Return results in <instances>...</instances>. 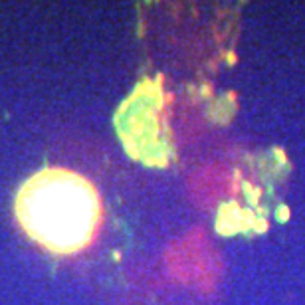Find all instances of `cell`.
<instances>
[{
	"instance_id": "6da1fadb",
	"label": "cell",
	"mask_w": 305,
	"mask_h": 305,
	"mask_svg": "<svg viewBox=\"0 0 305 305\" xmlns=\"http://www.w3.org/2000/svg\"><path fill=\"white\" fill-rule=\"evenodd\" d=\"M14 212L34 242L54 254H76L95 238L101 198L85 176L50 166L20 186Z\"/></svg>"
},
{
	"instance_id": "7a4b0ae2",
	"label": "cell",
	"mask_w": 305,
	"mask_h": 305,
	"mask_svg": "<svg viewBox=\"0 0 305 305\" xmlns=\"http://www.w3.org/2000/svg\"><path fill=\"white\" fill-rule=\"evenodd\" d=\"M160 89L141 83L117 113V127L127 151L147 162H164V141L158 135Z\"/></svg>"
}]
</instances>
